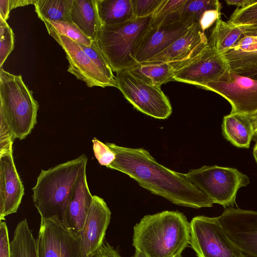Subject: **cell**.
Segmentation results:
<instances>
[{"instance_id": "30bf717a", "label": "cell", "mask_w": 257, "mask_h": 257, "mask_svg": "<svg viewBox=\"0 0 257 257\" xmlns=\"http://www.w3.org/2000/svg\"><path fill=\"white\" fill-rule=\"evenodd\" d=\"M200 87L226 99L231 106V112L247 115L257 113V80L229 71L218 80Z\"/></svg>"}, {"instance_id": "7c38bea8", "label": "cell", "mask_w": 257, "mask_h": 257, "mask_svg": "<svg viewBox=\"0 0 257 257\" xmlns=\"http://www.w3.org/2000/svg\"><path fill=\"white\" fill-rule=\"evenodd\" d=\"M218 218L229 238L242 252L257 256V211L229 207Z\"/></svg>"}, {"instance_id": "6da1fadb", "label": "cell", "mask_w": 257, "mask_h": 257, "mask_svg": "<svg viewBox=\"0 0 257 257\" xmlns=\"http://www.w3.org/2000/svg\"><path fill=\"white\" fill-rule=\"evenodd\" d=\"M106 144L116 156L107 168L126 174L141 187L175 204L195 208L212 206L213 202L185 174L160 164L148 151Z\"/></svg>"}, {"instance_id": "c3c4849f", "label": "cell", "mask_w": 257, "mask_h": 257, "mask_svg": "<svg viewBox=\"0 0 257 257\" xmlns=\"http://www.w3.org/2000/svg\"><path fill=\"white\" fill-rule=\"evenodd\" d=\"M253 151L257 152V141L256 142L255 144L254 145V148L253 149Z\"/></svg>"}, {"instance_id": "7dc6e473", "label": "cell", "mask_w": 257, "mask_h": 257, "mask_svg": "<svg viewBox=\"0 0 257 257\" xmlns=\"http://www.w3.org/2000/svg\"><path fill=\"white\" fill-rule=\"evenodd\" d=\"M253 155L255 159V161L257 164V152L253 151Z\"/></svg>"}, {"instance_id": "d4e9b609", "label": "cell", "mask_w": 257, "mask_h": 257, "mask_svg": "<svg viewBox=\"0 0 257 257\" xmlns=\"http://www.w3.org/2000/svg\"><path fill=\"white\" fill-rule=\"evenodd\" d=\"M73 0H36L35 12L39 19L50 21H62L73 23L71 10Z\"/></svg>"}, {"instance_id": "d590c367", "label": "cell", "mask_w": 257, "mask_h": 257, "mask_svg": "<svg viewBox=\"0 0 257 257\" xmlns=\"http://www.w3.org/2000/svg\"><path fill=\"white\" fill-rule=\"evenodd\" d=\"M0 257H11L8 229L3 220L0 221Z\"/></svg>"}, {"instance_id": "7a4b0ae2", "label": "cell", "mask_w": 257, "mask_h": 257, "mask_svg": "<svg viewBox=\"0 0 257 257\" xmlns=\"http://www.w3.org/2000/svg\"><path fill=\"white\" fill-rule=\"evenodd\" d=\"M190 243V223L181 212L145 216L134 228L133 245L148 257H182Z\"/></svg>"}, {"instance_id": "ffe728a7", "label": "cell", "mask_w": 257, "mask_h": 257, "mask_svg": "<svg viewBox=\"0 0 257 257\" xmlns=\"http://www.w3.org/2000/svg\"><path fill=\"white\" fill-rule=\"evenodd\" d=\"M222 130L224 138L238 148H249L254 136V127L249 115L239 113L230 112L224 116Z\"/></svg>"}, {"instance_id": "7402d4cb", "label": "cell", "mask_w": 257, "mask_h": 257, "mask_svg": "<svg viewBox=\"0 0 257 257\" xmlns=\"http://www.w3.org/2000/svg\"><path fill=\"white\" fill-rule=\"evenodd\" d=\"M96 4L102 26L123 23L134 17L131 0H97Z\"/></svg>"}, {"instance_id": "f546056e", "label": "cell", "mask_w": 257, "mask_h": 257, "mask_svg": "<svg viewBox=\"0 0 257 257\" xmlns=\"http://www.w3.org/2000/svg\"><path fill=\"white\" fill-rule=\"evenodd\" d=\"M80 47L85 52L99 70L111 81L116 87L115 76L107 59L100 49L97 41H92L90 46L79 44Z\"/></svg>"}, {"instance_id": "8d00e7d4", "label": "cell", "mask_w": 257, "mask_h": 257, "mask_svg": "<svg viewBox=\"0 0 257 257\" xmlns=\"http://www.w3.org/2000/svg\"><path fill=\"white\" fill-rule=\"evenodd\" d=\"M220 12L221 9H211L206 11L202 14L198 24L203 32L220 18Z\"/></svg>"}, {"instance_id": "4fadbf2b", "label": "cell", "mask_w": 257, "mask_h": 257, "mask_svg": "<svg viewBox=\"0 0 257 257\" xmlns=\"http://www.w3.org/2000/svg\"><path fill=\"white\" fill-rule=\"evenodd\" d=\"M48 33L58 42L65 52L69 65L67 71L89 87L116 86L97 68L78 43L70 38L49 31Z\"/></svg>"}, {"instance_id": "5b68a950", "label": "cell", "mask_w": 257, "mask_h": 257, "mask_svg": "<svg viewBox=\"0 0 257 257\" xmlns=\"http://www.w3.org/2000/svg\"><path fill=\"white\" fill-rule=\"evenodd\" d=\"M152 17H134L123 23L101 27L97 42L113 72L130 70L138 64L136 52L151 28Z\"/></svg>"}, {"instance_id": "b9f144b4", "label": "cell", "mask_w": 257, "mask_h": 257, "mask_svg": "<svg viewBox=\"0 0 257 257\" xmlns=\"http://www.w3.org/2000/svg\"><path fill=\"white\" fill-rule=\"evenodd\" d=\"M10 12L8 0H0V16L6 21L9 17Z\"/></svg>"}, {"instance_id": "60d3db41", "label": "cell", "mask_w": 257, "mask_h": 257, "mask_svg": "<svg viewBox=\"0 0 257 257\" xmlns=\"http://www.w3.org/2000/svg\"><path fill=\"white\" fill-rule=\"evenodd\" d=\"M239 75L257 80V66L233 72Z\"/></svg>"}, {"instance_id": "cb8c5ba5", "label": "cell", "mask_w": 257, "mask_h": 257, "mask_svg": "<svg viewBox=\"0 0 257 257\" xmlns=\"http://www.w3.org/2000/svg\"><path fill=\"white\" fill-rule=\"evenodd\" d=\"M10 246L11 257H38L36 239L26 218L17 224Z\"/></svg>"}, {"instance_id": "ba28073f", "label": "cell", "mask_w": 257, "mask_h": 257, "mask_svg": "<svg viewBox=\"0 0 257 257\" xmlns=\"http://www.w3.org/2000/svg\"><path fill=\"white\" fill-rule=\"evenodd\" d=\"M198 257H240L217 217L197 216L190 222V243Z\"/></svg>"}, {"instance_id": "5bb4252c", "label": "cell", "mask_w": 257, "mask_h": 257, "mask_svg": "<svg viewBox=\"0 0 257 257\" xmlns=\"http://www.w3.org/2000/svg\"><path fill=\"white\" fill-rule=\"evenodd\" d=\"M208 45L204 32L198 23H194L186 34L145 62H170L175 72L195 58Z\"/></svg>"}, {"instance_id": "9c48e42d", "label": "cell", "mask_w": 257, "mask_h": 257, "mask_svg": "<svg viewBox=\"0 0 257 257\" xmlns=\"http://www.w3.org/2000/svg\"><path fill=\"white\" fill-rule=\"evenodd\" d=\"M36 243L38 257H87L79 234L57 217H41Z\"/></svg>"}, {"instance_id": "9a60e30c", "label": "cell", "mask_w": 257, "mask_h": 257, "mask_svg": "<svg viewBox=\"0 0 257 257\" xmlns=\"http://www.w3.org/2000/svg\"><path fill=\"white\" fill-rule=\"evenodd\" d=\"M24 190L14 163L13 150L0 153V221L17 212Z\"/></svg>"}, {"instance_id": "bcb514c9", "label": "cell", "mask_w": 257, "mask_h": 257, "mask_svg": "<svg viewBox=\"0 0 257 257\" xmlns=\"http://www.w3.org/2000/svg\"><path fill=\"white\" fill-rule=\"evenodd\" d=\"M240 257H257L256 256L243 252V254Z\"/></svg>"}, {"instance_id": "1f68e13d", "label": "cell", "mask_w": 257, "mask_h": 257, "mask_svg": "<svg viewBox=\"0 0 257 257\" xmlns=\"http://www.w3.org/2000/svg\"><path fill=\"white\" fill-rule=\"evenodd\" d=\"M229 21L238 25L257 24V1L246 7L236 9Z\"/></svg>"}, {"instance_id": "e575fe53", "label": "cell", "mask_w": 257, "mask_h": 257, "mask_svg": "<svg viewBox=\"0 0 257 257\" xmlns=\"http://www.w3.org/2000/svg\"><path fill=\"white\" fill-rule=\"evenodd\" d=\"M0 153L13 150L14 141L4 118L0 116Z\"/></svg>"}, {"instance_id": "484cf974", "label": "cell", "mask_w": 257, "mask_h": 257, "mask_svg": "<svg viewBox=\"0 0 257 257\" xmlns=\"http://www.w3.org/2000/svg\"><path fill=\"white\" fill-rule=\"evenodd\" d=\"M186 0H164L153 14L151 28L180 22Z\"/></svg>"}, {"instance_id": "2e32d148", "label": "cell", "mask_w": 257, "mask_h": 257, "mask_svg": "<svg viewBox=\"0 0 257 257\" xmlns=\"http://www.w3.org/2000/svg\"><path fill=\"white\" fill-rule=\"evenodd\" d=\"M111 212L102 198L93 195V201L79 235L87 257L93 255L104 242Z\"/></svg>"}, {"instance_id": "f1b7e54d", "label": "cell", "mask_w": 257, "mask_h": 257, "mask_svg": "<svg viewBox=\"0 0 257 257\" xmlns=\"http://www.w3.org/2000/svg\"><path fill=\"white\" fill-rule=\"evenodd\" d=\"M48 31H51L58 34L68 37L79 44L90 46L92 41L73 24L62 21H42Z\"/></svg>"}, {"instance_id": "74e56055", "label": "cell", "mask_w": 257, "mask_h": 257, "mask_svg": "<svg viewBox=\"0 0 257 257\" xmlns=\"http://www.w3.org/2000/svg\"><path fill=\"white\" fill-rule=\"evenodd\" d=\"M90 257H121L117 251L106 241Z\"/></svg>"}, {"instance_id": "7bdbcfd3", "label": "cell", "mask_w": 257, "mask_h": 257, "mask_svg": "<svg viewBox=\"0 0 257 257\" xmlns=\"http://www.w3.org/2000/svg\"><path fill=\"white\" fill-rule=\"evenodd\" d=\"M256 0H226L228 5H233L243 8L255 3Z\"/></svg>"}, {"instance_id": "8fae6325", "label": "cell", "mask_w": 257, "mask_h": 257, "mask_svg": "<svg viewBox=\"0 0 257 257\" xmlns=\"http://www.w3.org/2000/svg\"><path fill=\"white\" fill-rule=\"evenodd\" d=\"M229 71L223 55L209 45L195 58L175 71L173 80L200 87L218 80Z\"/></svg>"}, {"instance_id": "277c9868", "label": "cell", "mask_w": 257, "mask_h": 257, "mask_svg": "<svg viewBox=\"0 0 257 257\" xmlns=\"http://www.w3.org/2000/svg\"><path fill=\"white\" fill-rule=\"evenodd\" d=\"M39 103L21 75L0 70V116L12 139H25L37 123Z\"/></svg>"}, {"instance_id": "3957f363", "label": "cell", "mask_w": 257, "mask_h": 257, "mask_svg": "<svg viewBox=\"0 0 257 257\" xmlns=\"http://www.w3.org/2000/svg\"><path fill=\"white\" fill-rule=\"evenodd\" d=\"M87 161L86 156L82 154L47 170H41L32 188L33 201L41 218L57 217L65 224L73 189Z\"/></svg>"}, {"instance_id": "e0dca14e", "label": "cell", "mask_w": 257, "mask_h": 257, "mask_svg": "<svg viewBox=\"0 0 257 257\" xmlns=\"http://www.w3.org/2000/svg\"><path fill=\"white\" fill-rule=\"evenodd\" d=\"M189 27L179 22L151 28L139 45L137 62L144 63L165 50L186 34Z\"/></svg>"}, {"instance_id": "d6986e66", "label": "cell", "mask_w": 257, "mask_h": 257, "mask_svg": "<svg viewBox=\"0 0 257 257\" xmlns=\"http://www.w3.org/2000/svg\"><path fill=\"white\" fill-rule=\"evenodd\" d=\"M97 0H73L72 23L92 41H97L102 26L98 14Z\"/></svg>"}, {"instance_id": "603a6c76", "label": "cell", "mask_w": 257, "mask_h": 257, "mask_svg": "<svg viewBox=\"0 0 257 257\" xmlns=\"http://www.w3.org/2000/svg\"><path fill=\"white\" fill-rule=\"evenodd\" d=\"M133 74L158 87L173 80L174 71L170 62H144L128 70Z\"/></svg>"}, {"instance_id": "ab89813d", "label": "cell", "mask_w": 257, "mask_h": 257, "mask_svg": "<svg viewBox=\"0 0 257 257\" xmlns=\"http://www.w3.org/2000/svg\"><path fill=\"white\" fill-rule=\"evenodd\" d=\"M34 0H8V7L10 11L19 7L25 6L28 5H34Z\"/></svg>"}, {"instance_id": "836d02e7", "label": "cell", "mask_w": 257, "mask_h": 257, "mask_svg": "<svg viewBox=\"0 0 257 257\" xmlns=\"http://www.w3.org/2000/svg\"><path fill=\"white\" fill-rule=\"evenodd\" d=\"M92 142L95 158L101 165L107 167L115 160V153L106 144L96 138L92 139Z\"/></svg>"}, {"instance_id": "f6af8a7d", "label": "cell", "mask_w": 257, "mask_h": 257, "mask_svg": "<svg viewBox=\"0 0 257 257\" xmlns=\"http://www.w3.org/2000/svg\"><path fill=\"white\" fill-rule=\"evenodd\" d=\"M132 257H148L142 252L136 249L135 254Z\"/></svg>"}, {"instance_id": "4316f807", "label": "cell", "mask_w": 257, "mask_h": 257, "mask_svg": "<svg viewBox=\"0 0 257 257\" xmlns=\"http://www.w3.org/2000/svg\"><path fill=\"white\" fill-rule=\"evenodd\" d=\"M217 9H221V4L217 0H186L180 22L190 26L194 23H198L200 17L206 11Z\"/></svg>"}, {"instance_id": "ee69618b", "label": "cell", "mask_w": 257, "mask_h": 257, "mask_svg": "<svg viewBox=\"0 0 257 257\" xmlns=\"http://www.w3.org/2000/svg\"><path fill=\"white\" fill-rule=\"evenodd\" d=\"M249 117L254 127V136H257V113L252 115H249Z\"/></svg>"}, {"instance_id": "52a82bcc", "label": "cell", "mask_w": 257, "mask_h": 257, "mask_svg": "<svg viewBox=\"0 0 257 257\" xmlns=\"http://www.w3.org/2000/svg\"><path fill=\"white\" fill-rule=\"evenodd\" d=\"M115 79L116 88L138 110L161 119L171 114V103L161 88L137 77L128 70L116 72Z\"/></svg>"}, {"instance_id": "44dd1931", "label": "cell", "mask_w": 257, "mask_h": 257, "mask_svg": "<svg viewBox=\"0 0 257 257\" xmlns=\"http://www.w3.org/2000/svg\"><path fill=\"white\" fill-rule=\"evenodd\" d=\"M242 36L243 31L240 25L219 18L211 31L209 45L217 52L223 54L234 47Z\"/></svg>"}, {"instance_id": "ac0fdd59", "label": "cell", "mask_w": 257, "mask_h": 257, "mask_svg": "<svg viewBox=\"0 0 257 257\" xmlns=\"http://www.w3.org/2000/svg\"><path fill=\"white\" fill-rule=\"evenodd\" d=\"M93 201L87 181L86 169L78 177L67 206L65 224L79 234Z\"/></svg>"}, {"instance_id": "f35d334b", "label": "cell", "mask_w": 257, "mask_h": 257, "mask_svg": "<svg viewBox=\"0 0 257 257\" xmlns=\"http://www.w3.org/2000/svg\"><path fill=\"white\" fill-rule=\"evenodd\" d=\"M240 26L243 31V36L257 38V24Z\"/></svg>"}, {"instance_id": "83f0119b", "label": "cell", "mask_w": 257, "mask_h": 257, "mask_svg": "<svg viewBox=\"0 0 257 257\" xmlns=\"http://www.w3.org/2000/svg\"><path fill=\"white\" fill-rule=\"evenodd\" d=\"M222 55L231 72L257 66V49L243 51L232 47Z\"/></svg>"}, {"instance_id": "d6a6232c", "label": "cell", "mask_w": 257, "mask_h": 257, "mask_svg": "<svg viewBox=\"0 0 257 257\" xmlns=\"http://www.w3.org/2000/svg\"><path fill=\"white\" fill-rule=\"evenodd\" d=\"M164 0H131L134 16L146 17L153 14Z\"/></svg>"}, {"instance_id": "4dcf8cb0", "label": "cell", "mask_w": 257, "mask_h": 257, "mask_svg": "<svg viewBox=\"0 0 257 257\" xmlns=\"http://www.w3.org/2000/svg\"><path fill=\"white\" fill-rule=\"evenodd\" d=\"M14 48V34L6 21L0 16V67Z\"/></svg>"}, {"instance_id": "8992f818", "label": "cell", "mask_w": 257, "mask_h": 257, "mask_svg": "<svg viewBox=\"0 0 257 257\" xmlns=\"http://www.w3.org/2000/svg\"><path fill=\"white\" fill-rule=\"evenodd\" d=\"M185 175L213 203L224 207L235 204L239 189L249 183L248 176L236 169L218 166H205Z\"/></svg>"}]
</instances>
